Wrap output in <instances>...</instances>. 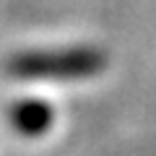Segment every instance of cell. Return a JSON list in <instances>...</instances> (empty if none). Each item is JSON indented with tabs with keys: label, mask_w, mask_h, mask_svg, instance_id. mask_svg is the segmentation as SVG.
Here are the masks:
<instances>
[{
	"label": "cell",
	"mask_w": 156,
	"mask_h": 156,
	"mask_svg": "<svg viewBox=\"0 0 156 156\" xmlns=\"http://www.w3.org/2000/svg\"><path fill=\"white\" fill-rule=\"evenodd\" d=\"M99 68V57L89 52H73V55H39L23 57L13 62V70L23 78H78L89 76Z\"/></svg>",
	"instance_id": "obj_1"
},
{
	"label": "cell",
	"mask_w": 156,
	"mask_h": 156,
	"mask_svg": "<svg viewBox=\"0 0 156 156\" xmlns=\"http://www.w3.org/2000/svg\"><path fill=\"white\" fill-rule=\"evenodd\" d=\"M11 122L23 135H42L52 125V109L42 101H21L13 107Z\"/></svg>",
	"instance_id": "obj_2"
}]
</instances>
